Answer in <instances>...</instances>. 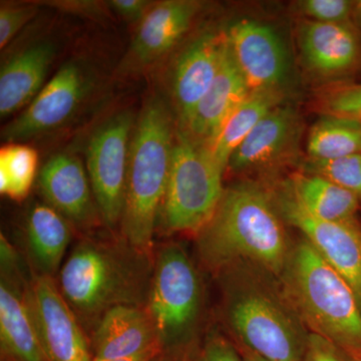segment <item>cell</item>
<instances>
[{
    "label": "cell",
    "mask_w": 361,
    "mask_h": 361,
    "mask_svg": "<svg viewBox=\"0 0 361 361\" xmlns=\"http://www.w3.org/2000/svg\"><path fill=\"white\" fill-rule=\"evenodd\" d=\"M250 92L228 44L217 77L194 109L187 125L179 129L209 148L226 120Z\"/></svg>",
    "instance_id": "cell-16"
},
{
    "label": "cell",
    "mask_w": 361,
    "mask_h": 361,
    "mask_svg": "<svg viewBox=\"0 0 361 361\" xmlns=\"http://www.w3.org/2000/svg\"><path fill=\"white\" fill-rule=\"evenodd\" d=\"M299 40L306 65L318 75L338 77L360 66V39L348 23L307 21L301 25Z\"/></svg>",
    "instance_id": "cell-15"
},
{
    "label": "cell",
    "mask_w": 361,
    "mask_h": 361,
    "mask_svg": "<svg viewBox=\"0 0 361 361\" xmlns=\"http://www.w3.org/2000/svg\"><path fill=\"white\" fill-rule=\"evenodd\" d=\"M56 49L49 42L30 45L0 71V116L6 118L32 103L42 90Z\"/></svg>",
    "instance_id": "cell-19"
},
{
    "label": "cell",
    "mask_w": 361,
    "mask_h": 361,
    "mask_svg": "<svg viewBox=\"0 0 361 361\" xmlns=\"http://www.w3.org/2000/svg\"><path fill=\"white\" fill-rule=\"evenodd\" d=\"M200 278L187 252L177 244L159 255L149 297L148 313L161 345L186 339L201 310Z\"/></svg>",
    "instance_id": "cell-6"
},
{
    "label": "cell",
    "mask_w": 361,
    "mask_h": 361,
    "mask_svg": "<svg viewBox=\"0 0 361 361\" xmlns=\"http://www.w3.org/2000/svg\"><path fill=\"white\" fill-rule=\"evenodd\" d=\"M174 130L165 102L149 97L135 123L130 141L123 213L126 239L135 252L149 255L153 248L157 216L167 190Z\"/></svg>",
    "instance_id": "cell-2"
},
{
    "label": "cell",
    "mask_w": 361,
    "mask_h": 361,
    "mask_svg": "<svg viewBox=\"0 0 361 361\" xmlns=\"http://www.w3.org/2000/svg\"><path fill=\"white\" fill-rule=\"evenodd\" d=\"M229 284L226 313L242 346L269 361H303L310 334L288 297L247 267Z\"/></svg>",
    "instance_id": "cell-4"
},
{
    "label": "cell",
    "mask_w": 361,
    "mask_h": 361,
    "mask_svg": "<svg viewBox=\"0 0 361 361\" xmlns=\"http://www.w3.org/2000/svg\"><path fill=\"white\" fill-rule=\"evenodd\" d=\"M134 116L116 114L90 137L87 149V175L102 217L109 226L122 220Z\"/></svg>",
    "instance_id": "cell-7"
},
{
    "label": "cell",
    "mask_w": 361,
    "mask_h": 361,
    "mask_svg": "<svg viewBox=\"0 0 361 361\" xmlns=\"http://www.w3.org/2000/svg\"><path fill=\"white\" fill-rule=\"evenodd\" d=\"M228 40L226 32H207L194 39L176 61L172 94L179 128H184L194 109L219 73Z\"/></svg>",
    "instance_id": "cell-14"
},
{
    "label": "cell",
    "mask_w": 361,
    "mask_h": 361,
    "mask_svg": "<svg viewBox=\"0 0 361 361\" xmlns=\"http://www.w3.org/2000/svg\"><path fill=\"white\" fill-rule=\"evenodd\" d=\"M153 2L148 0H111V8L121 18L129 23H141Z\"/></svg>",
    "instance_id": "cell-33"
},
{
    "label": "cell",
    "mask_w": 361,
    "mask_h": 361,
    "mask_svg": "<svg viewBox=\"0 0 361 361\" xmlns=\"http://www.w3.org/2000/svg\"><path fill=\"white\" fill-rule=\"evenodd\" d=\"M199 9L200 4L191 0L154 4L140 23L121 73H140L158 63L189 30Z\"/></svg>",
    "instance_id": "cell-13"
},
{
    "label": "cell",
    "mask_w": 361,
    "mask_h": 361,
    "mask_svg": "<svg viewBox=\"0 0 361 361\" xmlns=\"http://www.w3.org/2000/svg\"><path fill=\"white\" fill-rule=\"evenodd\" d=\"M228 44L251 92H280L288 75L283 42L270 26L241 20L227 32Z\"/></svg>",
    "instance_id": "cell-12"
},
{
    "label": "cell",
    "mask_w": 361,
    "mask_h": 361,
    "mask_svg": "<svg viewBox=\"0 0 361 361\" xmlns=\"http://www.w3.org/2000/svg\"><path fill=\"white\" fill-rule=\"evenodd\" d=\"M127 285V273L120 261L108 249L92 243L78 245L59 274L61 293L84 314L123 304L121 301Z\"/></svg>",
    "instance_id": "cell-8"
},
{
    "label": "cell",
    "mask_w": 361,
    "mask_h": 361,
    "mask_svg": "<svg viewBox=\"0 0 361 361\" xmlns=\"http://www.w3.org/2000/svg\"><path fill=\"white\" fill-rule=\"evenodd\" d=\"M343 353L346 361H361V353Z\"/></svg>",
    "instance_id": "cell-36"
},
{
    "label": "cell",
    "mask_w": 361,
    "mask_h": 361,
    "mask_svg": "<svg viewBox=\"0 0 361 361\" xmlns=\"http://www.w3.org/2000/svg\"><path fill=\"white\" fill-rule=\"evenodd\" d=\"M353 13H356V16H357L358 20H360V23H361V0H360V1L355 2Z\"/></svg>",
    "instance_id": "cell-37"
},
{
    "label": "cell",
    "mask_w": 361,
    "mask_h": 361,
    "mask_svg": "<svg viewBox=\"0 0 361 361\" xmlns=\"http://www.w3.org/2000/svg\"><path fill=\"white\" fill-rule=\"evenodd\" d=\"M327 115L361 122V85H348L331 90L323 101Z\"/></svg>",
    "instance_id": "cell-29"
},
{
    "label": "cell",
    "mask_w": 361,
    "mask_h": 361,
    "mask_svg": "<svg viewBox=\"0 0 361 361\" xmlns=\"http://www.w3.org/2000/svg\"><path fill=\"white\" fill-rule=\"evenodd\" d=\"M299 132L300 122L296 111L288 106H277L240 145L228 167L245 171L274 163L293 148Z\"/></svg>",
    "instance_id": "cell-20"
},
{
    "label": "cell",
    "mask_w": 361,
    "mask_h": 361,
    "mask_svg": "<svg viewBox=\"0 0 361 361\" xmlns=\"http://www.w3.org/2000/svg\"><path fill=\"white\" fill-rule=\"evenodd\" d=\"M161 346H157L153 349L146 351V353H141V355L133 356V357L123 358V360H96L92 358V361H154L160 355L161 350H163Z\"/></svg>",
    "instance_id": "cell-34"
},
{
    "label": "cell",
    "mask_w": 361,
    "mask_h": 361,
    "mask_svg": "<svg viewBox=\"0 0 361 361\" xmlns=\"http://www.w3.org/2000/svg\"><path fill=\"white\" fill-rule=\"evenodd\" d=\"M26 238L35 263L44 275L58 271L71 240L68 219L51 206L35 204L26 221Z\"/></svg>",
    "instance_id": "cell-23"
},
{
    "label": "cell",
    "mask_w": 361,
    "mask_h": 361,
    "mask_svg": "<svg viewBox=\"0 0 361 361\" xmlns=\"http://www.w3.org/2000/svg\"><path fill=\"white\" fill-rule=\"evenodd\" d=\"M0 341L7 361H49L25 294L21 295L4 279L0 285Z\"/></svg>",
    "instance_id": "cell-21"
},
{
    "label": "cell",
    "mask_w": 361,
    "mask_h": 361,
    "mask_svg": "<svg viewBox=\"0 0 361 361\" xmlns=\"http://www.w3.org/2000/svg\"><path fill=\"white\" fill-rule=\"evenodd\" d=\"M224 171L208 147L178 128L161 210L168 230L198 234L203 229L224 193Z\"/></svg>",
    "instance_id": "cell-5"
},
{
    "label": "cell",
    "mask_w": 361,
    "mask_h": 361,
    "mask_svg": "<svg viewBox=\"0 0 361 361\" xmlns=\"http://www.w3.org/2000/svg\"><path fill=\"white\" fill-rule=\"evenodd\" d=\"M39 155L23 142H7L0 149V193L11 200L23 201L37 177Z\"/></svg>",
    "instance_id": "cell-26"
},
{
    "label": "cell",
    "mask_w": 361,
    "mask_h": 361,
    "mask_svg": "<svg viewBox=\"0 0 361 361\" xmlns=\"http://www.w3.org/2000/svg\"><path fill=\"white\" fill-rule=\"evenodd\" d=\"M240 353H241L243 361H269L266 360L265 358L261 357V356H259L258 355H256V353H252L251 350L243 348V346H242Z\"/></svg>",
    "instance_id": "cell-35"
},
{
    "label": "cell",
    "mask_w": 361,
    "mask_h": 361,
    "mask_svg": "<svg viewBox=\"0 0 361 361\" xmlns=\"http://www.w3.org/2000/svg\"><path fill=\"white\" fill-rule=\"evenodd\" d=\"M37 13V6L32 4H2L0 8V47H6Z\"/></svg>",
    "instance_id": "cell-30"
},
{
    "label": "cell",
    "mask_w": 361,
    "mask_h": 361,
    "mask_svg": "<svg viewBox=\"0 0 361 361\" xmlns=\"http://www.w3.org/2000/svg\"><path fill=\"white\" fill-rule=\"evenodd\" d=\"M292 196L307 212L323 220H355L360 201L355 194L320 175L296 174L287 185Z\"/></svg>",
    "instance_id": "cell-22"
},
{
    "label": "cell",
    "mask_w": 361,
    "mask_h": 361,
    "mask_svg": "<svg viewBox=\"0 0 361 361\" xmlns=\"http://www.w3.org/2000/svg\"><path fill=\"white\" fill-rule=\"evenodd\" d=\"M198 238L201 257L210 267L252 268L280 278L292 247L274 199L248 183L224 190Z\"/></svg>",
    "instance_id": "cell-1"
},
{
    "label": "cell",
    "mask_w": 361,
    "mask_h": 361,
    "mask_svg": "<svg viewBox=\"0 0 361 361\" xmlns=\"http://www.w3.org/2000/svg\"><path fill=\"white\" fill-rule=\"evenodd\" d=\"M307 173L322 176L341 185L355 194L361 203V155L330 161L310 160Z\"/></svg>",
    "instance_id": "cell-27"
},
{
    "label": "cell",
    "mask_w": 361,
    "mask_h": 361,
    "mask_svg": "<svg viewBox=\"0 0 361 361\" xmlns=\"http://www.w3.org/2000/svg\"><path fill=\"white\" fill-rule=\"evenodd\" d=\"M89 179L78 157L58 154L40 170L39 183L52 208L66 219L84 225L94 214Z\"/></svg>",
    "instance_id": "cell-18"
},
{
    "label": "cell",
    "mask_w": 361,
    "mask_h": 361,
    "mask_svg": "<svg viewBox=\"0 0 361 361\" xmlns=\"http://www.w3.org/2000/svg\"><path fill=\"white\" fill-rule=\"evenodd\" d=\"M157 346L163 348L148 311L130 304H118L106 310L99 322L92 358L123 360Z\"/></svg>",
    "instance_id": "cell-17"
},
{
    "label": "cell",
    "mask_w": 361,
    "mask_h": 361,
    "mask_svg": "<svg viewBox=\"0 0 361 361\" xmlns=\"http://www.w3.org/2000/svg\"><path fill=\"white\" fill-rule=\"evenodd\" d=\"M197 361H243V358L231 342L213 334L207 338Z\"/></svg>",
    "instance_id": "cell-31"
},
{
    "label": "cell",
    "mask_w": 361,
    "mask_h": 361,
    "mask_svg": "<svg viewBox=\"0 0 361 361\" xmlns=\"http://www.w3.org/2000/svg\"><path fill=\"white\" fill-rule=\"evenodd\" d=\"M303 361H346L341 349L324 337L311 332Z\"/></svg>",
    "instance_id": "cell-32"
},
{
    "label": "cell",
    "mask_w": 361,
    "mask_h": 361,
    "mask_svg": "<svg viewBox=\"0 0 361 361\" xmlns=\"http://www.w3.org/2000/svg\"><path fill=\"white\" fill-rule=\"evenodd\" d=\"M25 298L49 361L92 360L84 332L51 276L33 279Z\"/></svg>",
    "instance_id": "cell-11"
},
{
    "label": "cell",
    "mask_w": 361,
    "mask_h": 361,
    "mask_svg": "<svg viewBox=\"0 0 361 361\" xmlns=\"http://www.w3.org/2000/svg\"><path fill=\"white\" fill-rule=\"evenodd\" d=\"M310 160L330 161L361 155V122L327 115L311 128L307 140Z\"/></svg>",
    "instance_id": "cell-25"
},
{
    "label": "cell",
    "mask_w": 361,
    "mask_h": 361,
    "mask_svg": "<svg viewBox=\"0 0 361 361\" xmlns=\"http://www.w3.org/2000/svg\"><path fill=\"white\" fill-rule=\"evenodd\" d=\"M281 279L313 334L343 353H361V307L355 292L303 237L292 245Z\"/></svg>",
    "instance_id": "cell-3"
},
{
    "label": "cell",
    "mask_w": 361,
    "mask_h": 361,
    "mask_svg": "<svg viewBox=\"0 0 361 361\" xmlns=\"http://www.w3.org/2000/svg\"><path fill=\"white\" fill-rule=\"evenodd\" d=\"M84 66L70 61L61 66L23 113L2 130L7 142H21L58 129L70 120L89 92Z\"/></svg>",
    "instance_id": "cell-10"
},
{
    "label": "cell",
    "mask_w": 361,
    "mask_h": 361,
    "mask_svg": "<svg viewBox=\"0 0 361 361\" xmlns=\"http://www.w3.org/2000/svg\"><path fill=\"white\" fill-rule=\"evenodd\" d=\"M299 11L312 21L324 23H348L353 13L355 2L348 0H303Z\"/></svg>",
    "instance_id": "cell-28"
},
{
    "label": "cell",
    "mask_w": 361,
    "mask_h": 361,
    "mask_svg": "<svg viewBox=\"0 0 361 361\" xmlns=\"http://www.w3.org/2000/svg\"><path fill=\"white\" fill-rule=\"evenodd\" d=\"M274 202L282 219L302 233L303 238L345 278L361 307V228L357 222L315 217L294 199L287 187Z\"/></svg>",
    "instance_id": "cell-9"
},
{
    "label": "cell",
    "mask_w": 361,
    "mask_h": 361,
    "mask_svg": "<svg viewBox=\"0 0 361 361\" xmlns=\"http://www.w3.org/2000/svg\"><path fill=\"white\" fill-rule=\"evenodd\" d=\"M280 92H250L235 109L209 147L216 161L226 170L234 152L271 110L279 106Z\"/></svg>",
    "instance_id": "cell-24"
}]
</instances>
